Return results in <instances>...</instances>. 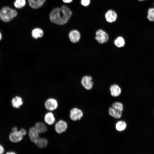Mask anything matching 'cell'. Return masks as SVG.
Returning <instances> with one entry per match:
<instances>
[{
    "instance_id": "27",
    "label": "cell",
    "mask_w": 154,
    "mask_h": 154,
    "mask_svg": "<svg viewBox=\"0 0 154 154\" xmlns=\"http://www.w3.org/2000/svg\"><path fill=\"white\" fill-rule=\"evenodd\" d=\"M5 152V149L3 146L0 144V154L4 153Z\"/></svg>"
},
{
    "instance_id": "7",
    "label": "cell",
    "mask_w": 154,
    "mask_h": 154,
    "mask_svg": "<svg viewBox=\"0 0 154 154\" xmlns=\"http://www.w3.org/2000/svg\"><path fill=\"white\" fill-rule=\"evenodd\" d=\"M24 136L19 130H18L15 131H12L9 135V139L11 142L16 143L22 140Z\"/></svg>"
},
{
    "instance_id": "22",
    "label": "cell",
    "mask_w": 154,
    "mask_h": 154,
    "mask_svg": "<svg viewBox=\"0 0 154 154\" xmlns=\"http://www.w3.org/2000/svg\"><path fill=\"white\" fill-rule=\"evenodd\" d=\"M26 3L25 0H15L14 4L16 8L21 9L25 6Z\"/></svg>"
},
{
    "instance_id": "12",
    "label": "cell",
    "mask_w": 154,
    "mask_h": 154,
    "mask_svg": "<svg viewBox=\"0 0 154 154\" xmlns=\"http://www.w3.org/2000/svg\"><path fill=\"white\" fill-rule=\"evenodd\" d=\"M69 37L72 42L75 43L79 41L81 35L78 31L73 30L69 33Z\"/></svg>"
},
{
    "instance_id": "8",
    "label": "cell",
    "mask_w": 154,
    "mask_h": 154,
    "mask_svg": "<svg viewBox=\"0 0 154 154\" xmlns=\"http://www.w3.org/2000/svg\"><path fill=\"white\" fill-rule=\"evenodd\" d=\"M81 83L82 86L87 90H90L92 88L93 82L92 78L90 76H84L82 79Z\"/></svg>"
},
{
    "instance_id": "3",
    "label": "cell",
    "mask_w": 154,
    "mask_h": 154,
    "mask_svg": "<svg viewBox=\"0 0 154 154\" xmlns=\"http://www.w3.org/2000/svg\"><path fill=\"white\" fill-rule=\"evenodd\" d=\"M95 39L99 43L102 44L108 41L109 37L106 31L102 29H99L96 33Z\"/></svg>"
},
{
    "instance_id": "21",
    "label": "cell",
    "mask_w": 154,
    "mask_h": 154,
    "mask_svg": "<svg viewBox=\"0 0 154 154\" xmlns=\"http://www.w3.org/2000/svg\"><path fill=\"white\" fill-rule=\"evenodd\" d=\"M114 44L119 48L123 47L125 44V41L124 38L121 36L117 38L114 41Z\"/></svg>"
},
{
    "instance_id": "24",
    "label": "cell",
    "mask_w": 154,
    "mask_h": 154,
    "mask_svg": "<svg viewBox=\"0 0 154 154\" xmlns=\"http://www.w3.org/2000/svg\"><path fill=\"white\" fill-rule=\"evenodd\" d=\"M113 108L123 111V104L119 102H116L113 103L112 105Z\"/></svg>"
},
{
    "instance_id": "15",
    "label": "cell",
    "mask_w": 154,
    "mask_h": 154,
    "mask_svg": "<svg viewBox=\"0 0 154 154\" xmlns=\"http://www.w3.org/2000/svg\"><path fill=\"white\" fill-rule=\"evenodd\" d=\"M46 0H28L29 6L34 9H38L41 7Z\"/></svg>"
},
{
    "instance_id": "23",
    "label": "cell",
    "mask_w": 154,
    "mask_h": 154,
    "mask_svg": "<svg viewBox=\"0 0 154 154\" xmlns=\"http://www.w3.org/2000/svg\"><path fill=\"white\" fill-rule=\"evenodd\" d=\"M147 18L151 21H154V8H149L148 11Z\"/></svg>"
},
{
    "instance_id": "19",
    "label": "cell",
    "mask_w": 154,
    "mask_h": 154,
    "mask_svg": "<svg viewBox=\"0 0 154 154\" xmlns=\"http://www.w3.org/2000/svg\"><path fill=\"white\" fill-rule=\"evenodd\" d=\"M43 35L44 32L43 30L39 28H35L32 30V36L35 39L42 37Z\"/></svg>"
},
{
    "instance_id": "17",
    "label": "cell",
    "mask_w": 154,
    "mask_h": 154,
    "mask_svg": "<svg viewBox=\"0 0 154 154\" xmlns=\"http://www.w3.org/2000/svg\"><path fill=\"white\" fill-rule=\"evenodd\" d=\"M108 113L110 116L116 119L120 118L122 115V111L115 109L112 107L109 108Z\"/></svg>"
},
{
    "instance_id": "14",
    "label": "cell",
    "mask_w": 154,
    "mask_h": 154,
    "mask_svg": "<svg viewBox=\"0 0 154 154\" xmlns=\"http://www.w3.org/2000/svg\"><path fill=\"white\" fill-rule=\"evenodd\" d=\"M12 106L15 108H19L23 104V102L21 97L16 96L13 97L11 100Z\"/></svg>"
},
{
    "instance_id": "29",
    "label": "cell",
    "mask_w": 154,
    "mask_h": 154,
    "mask_svg": "<svg viewBox=\"0 0 154 154\" xmlns=\"http://www.w3.org/2000/svg\"><path fill=\"white\" fill-rule=\"evenodd\" d=\"M6 153V154H16V153L14 151H9L7 152Z\"/></svg>"
},
{
    "instance_id": "18",
    "label": "cell",
    "mask_w": 154,
    "mask_h": 154,
    "mask_svg": "<svg viewBox=\"0 0 154 154\" xmlns=\"http://www.w3.org/2000/svg\"><path fill=\"white\" fill-rule=\"evenodd\" d=\"M35 127L40 133H45L47 130V126L45 124L41 122H38L36 123Z\"/></svg>"
},
{
    "instance_id": "26",
    "label": "cell",
    "mask_w": 154,
    "mask_h": 154,
    "mask_svg": "<svg viewBox=\"0 0 154 154\" xmlns=\"http://www.w3.org/2000/svg\"><path fill=\"white\" fill-rule=\"evenodd\" d=\"M19 131L24 136H25L27 133V131L24 128H21Z\"/></svg>"
},
{
    "instance_id": "25",
    "label": "cell",
    "mask_w": 154,
    "mask_h": 154,
    "mask_svg": "<svg viewBox=\"0 0 154 154\" xmlns=\"http://www.w3.org/2000/svg\"><path fill=\"white\" fill-rule=\"evenodd\" d=\"M90 2V0H81V3L83 6L86 7L89 5Z\"/></svg>"
},
{
    "instance_id": "20",
    "label": "cell",
    "mask_w": 154,
    "mask_h": 154,
    "mask_svg": "<svg viewBox=\"0 0 154 154\" xmlns=\"http://www.w3.org/2000/svg\"><path fill=\"white\" fill-rule=\"evenodd\" d=\"M127 126L126 123L123 121H119L117 122L115 125L116 130L118 131H122L125 130Z\"/></svg>"
},
{
    "instance_id": "13",
    "label": "cell",
    "mask_w": 154,
    "mask_h": 154,
    "mask_svg": "<svg viewBox=\"0 0 154 154\" xmlns=\"http://www.w3.org/2000/svg\"><path fill=\"white\" fill-rule=\"evenodd\" d=\"M111 95L114 97L119 96L121 94V90L119 86L116 84L112 85L110 88Z\"/></svg>"
},
{
    "instance_id": "32",
    "label": "cell",
    "mask_w": 154,
    "mask_h": 154,
    "mask_svg": "<svg viewBox=\"0 0 154 154\" xmlns=\"http://www.w3.org/2000/svg\"><path fill=\"white\" fill-rule=\"evenodd\" d=\"M137 0L139 1H144L146 0Z\"/></svg>"
},
{
    "instance_id": "30",
    "label": "cell",
    "mask_w": 154,
    "mask_h": 154,
    "mask_svg": "<svg viewBox=\"0 0 154 154\" xmlns=\"http://www.w3.org/2000/svg\"><path fill=\"white\" fill-rule=\"evenodd\" d=\"M18 130V128L17 126H14L12 129V131H17Z\"/></svg>"
},
{
    "instance_id": "28",
    "label": "cell",
    "mask_w": 154,
    "mask_h": 154,
    "mask_svg": "<svg viewBox=\"0 0 154 154\" xmlns=\"http://www.w3.org/2000/svg\"><path fill=\"white\" fill-rule=\"evenodd\" d=\"M64 2L66 3H69L72 2L73 0H62Z\"/></svg>"
},
{
    "instance_id": "9",
    "label": "cell",
    "mask_w": 154,
    "mask_h": 154,
    "mask_svg": "<svg viewBox=\"0 0 154 154\" xmlns=\"http://www.w3.org/2000/svg\"><path fill=\"white\" fill-rule=\"evenodd\" d=\"M105 18L106 21L109 23H112L115 22L117 17V13L112 9L108 10L105 13Z\"/></svg>"
},
{
    "instance_id": "31",
    "label": "cell",
    "mask_w": 154,
    "mask_h": 154,
    "mask_svg": "<svg viewBox=\"0 0 154 154\" xmlns=\"http://www.w3.org/2000/svg\"><path fill=\"white\" fill-rule=\"evenodd\" d=\"M2 35L1 34V33L0 31V41L2 39Z\"/></svg>"
},
{
    "instance_id": "1",
    "label": "cell",
    "mask_w": 154,
    "mask_h": 154,
    "mask_svg": "<svg viewBox=\"0 0 154 154\" xmlns=\"http://www.w3.org/2000/svg\"><path fill=\"white\" fill-rule=\"evenodd\" d=\"M72 13V11L68 7L63 5L60 8L56 7L52 11L50 14V19L53 23L63 25L68 22Z\"/></svg>"
},
{
    "instance_id": "2",
    "label": "cell",
    "mask_w": 154,
    "mask_h": 154,
    "mask_svg": "<svg viewBox=\"0 0 154 154\" xmlns=\"http://www.w3.org/2000/svg\"><path fill=\"white\" fill-rule=\"evenodd\" d=\"M17 15V13L16 10L8 7H4L0 11V19L4 22H9Z\"/></svg>"
},
{
    "instance_id": "33",
    "label": "cell",
    "mask_w": 154,
    "mask_h": 154,
    "mask_svg": "<svg viewBox=\"0 0 154 154\" xmlns=\"http://www.w3.org/2000/svg\"></svg>"
},
{
    "instance_id": "16",
    "label": "cell",
    "mask_w": 154,
    "mask_h": 154,
    "mask_svg": "<svg viewBox=\"0 0 154 154\" xmlns=\"http://www.w3.org/2000/svg\"><path fill=\"white\" fill-rule=\"evenodd\" d=\"M34 143L40 148L43 149L46 147L48 141L46 138L39 137Z\"/></svg>"
},
{
    "instance_id": "10",
    "label": "cell",
    "mask_w": 154,
    "mask_h": 154,
    "mask_svg": "<svg viewBox=\"0 0 154 154\" xmlns=\"http://www.w3.org/2000/svg\"><path fill=\"white\" fill-rule=\"evenodd\" d=\"M39 134L40 133L35 126L31 127L29 130V136L30 140L33 143L39 137Z\"/></svg>"
},
{
    "instance_id": "4",
    "label": "cell",
    "mask_w": 154,
    "mask_h": 154,
    "mask_svg": "<svg viewBox=\"0 0 154 154\" xmlns=\"http://www.w3.org/2000/svg\"><path fill=\"white\" fill-rule=\"evenodd\" d=\"M83 116V113L80 109L76 107L72 109L70 111L69 117L74 121L80 120Z\"/></svg>"
},
{
    "instance_id": "5",
    "label": "cell",
    "mask_w": 154,
    "mask_h": 154,
    "mask_svg": "<svg viewBox=\"0 0 154 154\" xmlns=\"http://www.w3.org/2000/svg\"><path fill=\"white\" fill-rule=\"evenodd\" d=\"M44 106L48 111L52 112L56 110L58 107V103L57 100L53 98H50L45 102Z\"/></svg>"
},
{
    "instance_id": "6",
    "label": "cell",
    "mask_w": 154,
    "mask_h": 154,
    "mask_svg": "<svg viewBox=\"0 0 154 154\" xmlns=\"http://www.w3.org/2000/svg\"><path fill=\"white\" fill-rule=\"evenodd\" d=\"M68 127V124L65 121L60 119L56 123L54 129L56 132L58 134H62L65 132Z\"/></svg>"
},
{
    "instance_id": "11",
    "label": "cell",
    "mask_w": 154,
    "mask_h": 154,
    "mask_svg": "<svg viewBox=\"0 0 154 154\" xmlns=\"http://www.w3.org/2000/svg\"><path fill=\"white\" fill-rule=\"evenodd\" d=\"M45 123L49 125H52L55 122L56 119L54 114L51 111L46 113L44 117Z\"/></svg>"
}]
</instances>
